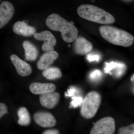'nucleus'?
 <instances>
[{"label": "nucleus", "instance_id": "412c9836", "mask_svg": "<svg viewBox=\"0 0 134 134\" xmlns=\"http://www.w3.org/2000/svg\"><path fill=\"white\" fill-rule=\"evenodd\" d=\"M72 99L70 103V108H75L81 104L83 99L81 97L74 96L72 97Z\"/></svg>", "mask_w": 134, "mask_h": 134}, {"label": "nucleus", "instance_id": "1a4fd4ad", "mask_svg": "<svg viewBox=\"0 0 134 134\" xmlns=\"http://www.w3.org/2000/svg\"><path fill=\"white\" fill-rule=\"evenodd\" d=\"M10 60L15 67L18 74L21 76H28L32 72L31 67L28 63L19 58L17 55L12 54Z\"/></svg>", "mask_w": 134, "mask_h": 134}, {"label": "nucleus", "instance_id": "ddd939ff", "mask_svg": "<svg viewBox=\"0 0 134 134\" xmlns=\"http://www.w3.org/2000/svg\"><path fill=\"white\" fill-rule=\"evenodd\" d=\"M59 57V54L56 51L46 52L41 56L37 63L38 68L40 70L47 68L51 66Z\"/></svg>", "mask_w": 134, "mask_h": 134}, {"label": "nucleus", "instance_id": "7ed1b4c3", "mask_svg": "<svg viewBox=\"0 0 134 134\" xmlns=\"http://www.w3.org/2000/svg\"><path fill=\"white\" fill-rule=\"evenodd\" d=\"M77 13L82 18L100 24H111L115 21L112 15L94 5H81L77 8Z\"/></svg>", "mask_w": 134, "mask_h": 134}, {"label": "nucleus", "instance_id": "6ab92c4d", "mask_svg": "<svg viewBox=\"0 0 134 134\" xmlns=\"http://www.w3.org/2000/svg\"><path fill=\"white\" fill-rule=\"evenodd\" d=\"M103 77L102 72L99 70L96 69L93 70L89 75V78L93 82L100 81Z\"/></svg>", "mask_w": 134, "mask_h": 134}, {"label": "nucleus", "instance_id": "a878e982", "mask_svg": "<svg viewBox=\"0 0 134 134\" xmlns=\"http://www.w3.org/2000/svg\"><path fill=\"white\" fill-rule=\"evenodd\" d=\"M134 74H133V75L132 76V77H131V81H132V82H133V83L134 82Z\"/></svg>", "mask_w": 134, "mask_h": 134}, {"label": "nucleus", "instance_id": "9d476101", "mask_svg": "<svg viewBox=\"0 0 134 134\" xmlns=\"http://www.w3.org/2000/svg\"><path fill=\"white\" fill-rule=\"evenodd\" d=\"M74 41V50L77 54L79 55L87 54L93 48V45L91 43L83 37H77Z\"/></svg>", "mask_w": 134, "mask_h": 134}, {"label": "nucleus", "instance_id": "0eeeda50", "mask_svg": "<svg viewBox=\"0 0 134 134\" xmlns=\"http://www.w3.org/2000/svg\"><path fill=\"white\" fill-rule=\"evenodd\" d=\"M14 8L11 3L4 1L0 5V29L7 24L14 13Z\"/></svg>", "mask_w": 134, "mask_h": 134}, {"label": "nucleus", "instance_id": "f257e3e1", "mask_svg": "<svg viewBox=\"0 0 134 134\" xmlns=\"http://www.w3.org/2000/svg\"><path fill=\"white\" fill-rule=\"evenodd\" d=\"M46 24L49 29L61 32L63 40L67 43L74 41L78 36V31L76 26L59 15L52 14L46 20Z\"/></svg>", "mask_w": 134, "mask_h": 134}, {"label": "nucleus", "instance_id": "2eb2a0df", "mask_svg": "<svg viewBox=\"0 0 134 134\" xmlns=\"http://www.w3.org/2000/svg\"><path fill=\"white\" fill-rule=\"evenodd\" d=\"M55 88V85L50 83L34 82L31 84L30 86V91L32 93L38 95H42L54 91Z\"/></svg>", "mask_w": 134, "mask_h": 134}, {"label": "nucleus", "instance_id": "f3484780", "mask_svg": "<svg viewBox=\"0 0 134 134\" xmlns=\"http://www.w3.org/2000/svg\"><path fill=\"white\" fill-rule=\"evenodd\" d=\"M42 74L43 76L49 80H54L62 76L60 70L57 67H48L44 70Z\"/></svg>", "mask_w": 134, "mask_h": 134}, {"label": "nucleus", "instance_id": "f8f14e48", "mask_svg": "<svg viewBox=\"0 0 134 134\" xmlns=\"http://www.w3.org/2000/svg\"><path fill=\"white\" fill-rule=\"evenodd\" d=\"M60 98L59 93L53 91L41 95L40 100L41 105L47 108L52 109L58 104Z\"/></svg>", "mask_w": 134, "mask_h": 134}, {"label": "nucleus", "instance_id": "b1692460", "mask_svg": "<svg viewBox=\"0 0 134 134\" xmlns=\"http://www.w3.org/2000/svg\"><path fill=\"white\" fill-rule=\"evenodd\" d=\"M8 113L7 106L3 103H0V119Z\"/></svg>", "mask_w": 134, "mask_h": 134}, {"label": "nucleus", "instance_id": "4468645a", "mask_svg": "<svg viewBox=\"0 0 134 134\" xmlns=\"http://www.w3.org/2000/svg\"><path fill=\"white\" fill-rule=\"evenodd\" d=\"M13 31L19 35L29 37L36 33V29L33 26H29L24 21H18L15 23L13 26Z\"/></svg>", "mask_w": 134, "mask_h": 134}, {"label": "nucleus", "instance_id": "aec40b11", "mask_svg": "<svg viewBox=\"0 0 134 134\" xmlns=\"http://www.w3.org/2000/svg\"><path fill=\"white\" fill-rule=\"evenodd\" d=\"M119 133L120 134H134V125H129L126 127L120 128L119 130Z\"/></svg>", "mask_w": 134, "mask_h": 134}, {"label": "nucleus", "instance_id": "39448f33", "mask_svg": "<svg viewBox=\"0 0 134 134\" xmlns=\"http://www.w3.org/2000/svg\"><path fill=\"white\" fill-rule=\"evenodd\" d=\"M115 129V122L111 117H105L94 123L91 134H113Z\"/></svg>", "mask_w": 134, "mask_h": 134}, {"label": "nucleus", "instance_id": "f03ea898", "mask_svg": "<svg viewBox=\"0 0 134 134\" xmlns=\"http://www.w3.org/2000/svg\"><path fill=\"white\" fill-rule=\"evenodd\" d=\"M99 32L103 38L115 45L128 47L133 43L134 37L132 34L113 26L108 25L100 26Z\"/></svg>", "mask_w": 134, "mask_h": 134}, {"label": "nucleus", "instance_id": "6e6552de", "mask_svg": "<svg viewBox=\"0 0 134 134\" xmlns=\"http://www.w3.org/2000/svg\"><path fill=\"white\" fill-rule=\"evenodd\" d=\"M35 122L43 127H51L55 126L56 121L55 117L50 113L39 112L34 115Z\"/></svg>", "mask_w": 134, "mask_h": 134}, {"label": "nucleus", "instance_id": "dca6fc26", "mask_svg": "<svg viewBox=\"0 0 134 134\" xmlns=\"http://www.w3.org/2000/svg\"><path fill=\"white\" fill-rule=\"evenodd\" d=\"M23 47L25 50V59L30 61L36 60L38 55V51L37 47L28 41L23 42Z\"/></svg>", "mask_w": 134, "mask_h": 134}, {"label": "nucleus", "instance_id": "4be33fe9", "mask_svg": "<svg viewBox=\"0 0 134 134\" xmlns=\"http://www.w3.org/2000/svg\"><path fill=\"white\" fill-rule=\"evenodd\" d=\"M86 59L89 62H98L100 60V56L99 54H89L86 56Z\"/></svg>", "mask_w": 134, "mask_h": 134}, {"label": "nucleus", "instance_id": "a211bd4d", "mask_svg": "<svg viewBox=\"0 0 134 134\" xmlns=\"http://www.w3.org/2000/svg\"><path fill=\"white\" fill-rule=\"evenodd\" d=\"M18 115L19 117L18 123L23 126H27L31 121L30 116L28 110L25 107H22L18 111Z\"/></svg>", "mask_w": 134, "mask_h": 134}, {"label": "nucleus", "instance_id": "9b49d317", "mask_svg": "<svg viewBox=\"0 0 134 134\" xmlns=\"http://www.w3.org/2000/svg\"><path fill=\"white\" fill-rule=\"evenodd\" d=\"M126 70V66L122 63L111 62L110 63H105V67L104 68V71L106 74L111 75L113 74L117 78L120 77L124 75Z\"/></svg>", "mask_w": 134, "mask_h": 134}, {"label": "nucleus", "instance_id": "5701e85b", "mask_svg": "<svg viewBox=\"0 0 134 134\" xmlns=\"http://www.w3.org/2000/svg\"><path fill=\"white\" fill-rule=\"evenodd\" d=\"M77 90L76 88L72 87L68 90V91L65 93V96L66 97H72L74 96L77 93Z\"/></svg>", "mask_w": 134, "mask_h": 134}, {"label": "nucleus", "instance_id": "20e7f679", "mask_svg": "<svg viewBox=\"0 0 134 134\" xmlns=\"http://www.w3.org/2000/svg\"><path fill=\"white\" fill-rule=\"evenodd\" d=\"M101 96L96 91H92L88 93L83 99L81 113L85 119L93 118L98 110L100 103Z\"/></svg>", "mask_w": 134, "mask_h": 134}, {"label": "nucleus", "instance_id": "423d86ee", "mask_svg": "<svg viewBox=\"0 0 134 134\" xmlns=\"http://www.w3.org/2000/svg\"><path fill=\"white\" fill-rule=\"evenodd\" d=\"M34 37L38 41H44L42 49L44 52H48L54 50L56 43V40L52 34L48 31H44L40 33H36Z\"/></svg>", "mask_w": 134, "mask_h": 134}, {"label": "nucleus", "instance_id": "393cba45", "mask_svg": "<svg viewBox=\"0 0 134 134\" xmlns=\"http://www.w3.org/2000/svg\"><path fill=\"white\" fill-rule=\"evenodd\" d=\"M44 134H59L58 130L56 129L49 130L43 132Z\"/></svg>", "mask_w": 134, "mask_h": 134}]
</instances>
